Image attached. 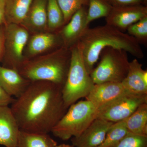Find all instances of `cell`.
Wrapping results in <instances>:
<instances>
[{
	"label": "cell",
	"mask_w": 147,
	"mask_h": 147,
	"mask_svg": "<svg viewBox=\"0 0 147 147\" xmlns=\"http://www.w3.org/2000/svg\"><path fill=\"white\" fill-rule=\"evenodd\" d=\"M63 86L50 82H31L10 107L21 130L49 134L67 110Z\"/></svg>",
	"instance_id": "1"
},
{
	"label": "cell",
	"mask_w": 147,
	"mask_h": 147,
	"mask_svg": "<svg viewBox=\"0 0 147 147\" xmlns=\"http://www.w3.org/2000/svg\"><path fill=\"white\" fill-rule=\"evenodd\" d=\"M77 42L90 74L99 60L101 51L107 47L125 50L137 59L144 57L140 44L134 38L107 24L94 28L88 27Z\"/></svg>",
	"instance_id": "2"
},
{
	"label": "cell",
	"mask_w": 147,
	"mask_h": 147,
	"mask_svg": "<svg viewBox=\"0 0 147 147\" xmlns=\"http://www.w3.org/2000/svg\"><path fill=\"white\" fill-rule=\"evenodd\" d=\"M70 58V48L62 46L50 56L24 63L18 71L30 82H50L63 87Z\"/></svg>",
	"instance_id": "3"
},
{
	"label": "cell",
	"mask_w": 147,
	"mask_h": 147,
	"mask_svg": "<svg viewBox=\"0 0 147 147\" xmlns=\"http://www.w3.org/2000/svg\"><path fill=\"white\" fill-rule=\"evenodd\" d=\"M70 49V64L62 88L64 102L67 109L80 98L86 97L95 85L87 71L82 52L77 42Z\"/></svg>",
	"instance_id": "4"
},
{
	"label": "cell",
	"mask_w": 147,
	"mask_h": 147,
	"mask_svg": "<svg viewBox=\"0 0 147 147\" xmlns=\"http://www.w3.org/2000/svg\"><path fill=\"white\" fill-rule=\"evenodd\" d=\"M98 111V108L88 100L75 102L69 107L51 132L63 141L78 137L97 118Z\"/></svg>",
	"instance_id": "5"
},
{
	"label": "cell",
	"mask_w": 147,
	"mask_h": 147,
	"mask_svg": "<svg viewBox=\"0 0 147 147\" xmlns=\"http://www.w3.org/2000/svg\"><path fill=\"white\" fill-rule=\"evenodd\" d=\"M100 59L98 65L90 74L94 84L122 82L127 75L129 67L127 52L107 47L101 51Z\"/></svg>",
	"instance_id": "6"
},
{
	"label": "cell",
	"mask_w": 147,
	"mask_h": 147,
	"mask_svg": "<svg viewBox=\"0 0 147 147\" xmlns=\"http://www.w3.org/2000/svg\"><path fill=\"white\" fill-rule=\"evenodd\" d=\"M147 103V94L127 92L99 108L97 118L118 122L131 115L139 106Z\"/></svg>",
	"instance_id": "7"
},
{
	"label": "cell",
	"mask_w": 147,
	"mask_h": 147,
	"mask_svg": "<svg viewBox=\"0 0 147 147\" xmlns=\"http://www.w3.org/2000/svg\"><path fill=\"white\" fill-rule=\"evenodd\" d=\"M28 39V32L24 27L18 24H6L5 47L10 58L9 68L18 71L24 64L23 53Z\"/></svg>",
	"instance_id": "8"
},
{
	"label": "cell",
	"mask_w": 147,
	"mask_h": 147,
	"mask_svg": "<svg viewBox=\"0 0 147 147\" xmlns=\"http://www.w3.org/2000/svg\"><path fill=\"white\" fill-rule=\"evenodd\" d=\"M147 16V7L144 5L113 7L105 18L106 24L122 32L142 18Z\"/></svg>",
	"instance_id": "9"
},
{
	"label": "cell",
	"mask_w": 147,
	"mask_h": 147,
	"mask_svg": "<svg viewBox=\"0 0 147 147\" xmlns=\"http://www.w3.org/2000/svg\"><path fill=\"white\" fill-rule=\"evenodd\" d=\"M114 123L96 118L77 137H72L74 147H97L102 144L110 127Z\"/></svg>",
	"instance_id": "10"
},
{
	"label": "cell",
	"mask_w": 147,
	"mask_h": 147,
	"mask_svg": "<svg viewBox=\"0 0 147 147\" xmlns=\"http://www.w3.org/2000/svg\"><path fill=\"white\" fill-rule=\"evenodd\" d=\"M87 9L88 6H84L77 11L61 29L59 35L63 47L70 48L76 44L88 28L86 21Z\"/></svg>",
	"instance_id": "11"
},
{
	"label": "cell",
	"mask_w": 147,
	"mask_h": 147,
	"mask_svg": "<svg viewBox=\"0 0 147 147\" xmlns=\"http://www.w3.org/2000/svg\"><path fill=\"white\" fill-rule=\"evenodd\" d=\"M127 92L121 82H105L95 84L86 98L99 109Z\"/></svg>",
	"instance_id": "12"
},
{
	"label": "cell",
	"mask_w": 147,
	"mask_h": 147,
	"mask_svg": "<svg viewBox=\"0 0 147 147\" xmlns=\"http://www.w3.org/2000/svg\"><path fill=\"white\" fill-rule=\"evenodd\" d=\"M20 131L10 107H0V145L5 147H17Z\"/></svg>",
	"instance_id": "13"
},
{
	"label": "cell",
	"mask_w": 147,
	"mask_h": 147,
	"mask_svg": "<svg viewBox=\"0 0 147 147\" xmlns=\"http://www.w3.org/2000/svg\"><path fill=\"white\" fill-rule=\"evenodd\" d=\"M31 82L13 69L0 67V86L11 96L16 98L23 94Z\"/></svg>",
	"instance_id": "14"
},
{
	"label": "cell",
	"mask_w": 147,
	"mask_h": 147,
	"mask_svg": "<svg viewBox=\"0 0 147 147\" xmlns=\"http://www.w3.org/2000/svg\"><path fill=\"white\" fill-rule=\"evenodd\" d=\"M47 0H33L22 24L27 30L32 31H44L47 28Z\"/></svg>",
	"instance_id": "15"
},
{
	"label": "cell",
	"mask_w": 147,
	"mask_h": 147,
	"mask_svg": "<svg viewBox=\"0 0 147 147\" xmlns=\"http://www.w3.org/2000/svg\"><path fill=\"white\" fill-rule=\"evenodd\" d=\"M144 70L142 65L137 58L129 62L127 75L121 82L127 91L136 94H147V85L143 79Z\"/></svg>",
	"instance_id": "16"
},
{
	"label": "cell",
	"mask_w": 147,
	"mask_h": 147,
	"mask_svg": "<svg viewBox=\"0 0 147 147\" xmlns=\"http://www.w3.org/2000/svg\"><path fill=\"white\" fill-rule=\"evenodd\" d=\"M33 0H5L6 24L21 25L26 17Z\"/></svg>",
	"instance_id": "17"
},
{
	"label": "cell",
	"mask_w": 147,
	"mask_h": 147,
	"mask_svg": "<svg viewBox=\"0 0 147 147\" xmlns=\"http://www.w3.org/2000/svg\"><path fill=\"white\" fill-rule=\"evenodd\" d=\"M59 39L61 38L59 34L42 32L36 34L29 41L28 52L32 56L41 54L55 46Z\"/></svg>",
	"instance_id": "18"
},
{
	"label": "cell",
	"mask_w": 147,
	"mask_h": 147,
	"mask_svg": "<svg viewBox=\"0 0 147 147\" xmlns=\"http://www.w3.org/2000/svg\"><path fill=\"white\" fill-rule=\"evenodd\" d=\"M124 120L129 132L147 137V103L139 106Z\"/></svg>",
	"instance_id": "19"
},
{
	"label": "cell",
	"mask_w": 147,
	"mask_h": 147,
	"mask_svg": "<svg viewBox=\"0 0 147 147\" xmlns=\"http://www.w3.org/2000/svg\"><path fill=\"white\" fill-rule=\"evenodd\" d=\"M57 143L48 134L27 132L20 129L17 147H55Z\"/></svg>",
	"instance_id": "20"
},
{
	"label": "cell",
	"mask_w": 147,
	"mask_h": 147,
	"mask_svg": "<svg viewBox=\"0 0 147 147\" xmlns=\"http://www.w3.org/2000/svg\"><path fill=\"white\" fill-rule=\"evenodd\" d=\"M113 6L107 0H89L87 9V24L98 18L105 17L109 15Z\"/></svg>",
	"instance_id": "21"
},
{
	"label": "cell",
	"mask_w": 147,
	"mask_h": 147,
	"mask_svg": "<svg viewBox=\"0 0 147 147\" xmlns=\"http://www.w3.org/2000/svg\"><path fill=\"white\" fill-rule=\"evenodd\" d=\"M47 28L55 31L65 25L63 13L57 0H47Z\"/></svg>",
	"instance_id": "22"
},
{
	"label": "cell",
	"mask_w": 147,
	"mask_h": 147,
	"mask_svg": "<svg viewBox=\"0 0 147 147\" xmlns=\"http://www.w3.org/2000/svg\"><path fill=\"white\" fill-rule=\"evenodd\" d=\"M128 133L124 120L114 123L110 127L102 144L97 147H113Z\"/></svg>",
	"instance_id": "23"
},
{
	"label": "cell",
	"mask_w": 147,
	"mask_h": 147,
	"mask_svg": "<svg viewBox=\"0 0 147 147\" xmlns=\"http://www.w3.org/2000/svg\"><path fill=\"white\" fill-rule=\"evenodd\" d=\"M89 0H57L63 13L65 25L77 11L82 7L88 6ZM64 25V26H65Z\"/></svg>",
	"instance_id": "24"
},
{
	"label": "cell",
	"mask_w": 147,
	"mask_h": 147,
	"mask_svg": "<svg viewBox=\"0 0 147 147\" xmlns=\"http://www.w3.org/2000/svg\"><path fill=\"white\" fill-rule=\"evenodd\" d=\"M127 34L133 37L140 44L147 43V16L132 24L127 29Z\"/></svg>",
	"instance_id": "25"
},
{
	"label": "cell",
	"mask_w": 147,
	"mask_h": 147,
	"mask_svg": "<svg viewBox=\"0 0 147 147\" xmlns=\"http://www.w3.org/2000/svg\"><path fill=\"white\" fill-rule=\"evenodd\" d=\"M113 147H147V137L128 133Z\"/></svg>",
	"instance_id": "26"
},
{
	"label": "cell",
	"mask_w": 147,
	"mask_h": 147,
	"mask_svg": "<svg viewBox=\"0 0 147 147\" xmlns=\"http://www.w3.org/2000/svg\"><path fill=\"white\" fill-rule=\"evenodd\" d=\"M113 7L144 5V0H107Z\"/></svg>",
	"instance_id": "27"
},
{
	"label": "cell",
	"mask_w": 147,
	"mask_h": 147,
	"mask_svg": "<svg viewBox=\"0 0 147 147\" xmlns=\"http://www.w3.org/2000/svg\"><path fill=\"white\" fill-rule=\"evenodd\" d=\"M14 100L15 98L9 95L0 86V107L9 106Z\"/></svg>",
	"instance_id": "28"
},
{
	"label": "cell",
	"mask_w": 147,
	"mask_h": 147,
	"mask_svg": "<svg viewBox=\"0 0 147 147\" xmlns=\"http://www.w3.org/2000/svg\"><path fill=\"white\" fill-rule=\"evenodd\" d=\"M5 0H0V25L6 24L5 17Z\"/></svg>",
	"instance_id": "29"
},
{
	"label": "cell",
	"mask_w": 147,
	"mask_h": 147,
	"mask_svg": "<svg viewBox=\"0 0 147 147\" xmlns=\"http://www.w3.org/2000/svg\"><path fill=\"white\" fill-rule=\"evenodd\" d=\"M3 47V37L0 32V57L2 53Z\"/></svg>",
	"instance_id": "30"
},
{
	"label": "cell",
	"mask_w": 147,
	"mask_h": 147,
	"mask_svg": "<svg viewBox=\"0 0 147 147\" xmlns=\"http://www.w3.org/2000/svg\"><path fill=\"white\" fill-rule=\"evenodd\" d=\"M55 147H74L73 146H70V145L68 144H61L57 145Z\"/></svg>",
	"instance_id": "31"
},
{
	"label": "cell",
	"mask_w": 147,
	"mask_h": 147,
	"mask_svg": "<svg viewBox=\"0 0 147 147\" xmlns=\"http://www.w3.org/2000/svg\"><path fill=\"white\" fill-rule=\"evenodd\" d=\"M144 1L145 5H146L147 4V0H144Z\"/></svg>",
	"instance_id": "32"
}]
</instances>
